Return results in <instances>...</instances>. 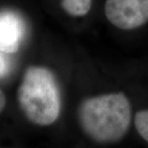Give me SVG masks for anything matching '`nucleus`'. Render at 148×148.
<instances>
[{
  "mask_svg": "<svg viewBox=\"0 0 148 148\" xmlns=\"http://www.w3.org/2000/svg\"><path fill=\"white\" fill-rule=\"evenodd\" d=\"M78 119L85 134L99 143L120 140L131 124V104L122 92L85 99L79 106Z\"/></svg>",
  "mask_w": 148,
  "mask_h": 148,
  "instance_id": "nucleus-1",
  "label": "nucleus"
},
{
  "mask_svg": "<svg viewBox=\"0 0 148 148\" xmlns=\"http://www.w3.org/2000/svg\"><path fill=\"white\" fill-rule=\"evenodd\" d=\"M18 102L23 114L34 124L54 123L60 114L61 100L52 73L44 67H29L18 88Z\"/></svg>",
  "mask_w": 148,
  "mask_h": 148,
  "instance_id": "nucleus-2",
  "label": "nucleus"
},
{
  "mask_svg": "<svg viewBox=\"0 0 148 148\" xmlns=\"http://www.w3.org/2000/svg\"><path fill=\"white\" fill-rule=\"evenodd\" d=\"M104 12L115 27L133 30L148 21V0H106Z\"/></svg>",
  "mask_w": 148,
  "mask_h": 148,
  "instance_id": "nucleus-3",
  "label": "nucleus"
},
{
  "mask_svg": "<svg viewBox=\"0 0 148 148\" xmlns=\"http://www.w3.org/2000/svg\"><path fill=\"white\" fill-rule=\"evenodd\" d=\"M23 34L24 24L18 14L12 11L0 13V50L2 52H16Z\"/></svg>",
  "mask_w": 148,
  "mask_h": 148,
  "instance_id": "nucleus-4",
  "label": "nucleus"
},
{
  "mask_svg": "<svg viewBox=\"0 0 148 148\" xmlns=\"http://www.w3.org/2000/svg\"><path fill=\"white\" fill-rule=\"evenodd\" d=\"M92 0H62V7L73 16H86L91 8Z\"/></svg>",
  "mask_w": 148,
  "mask_h": 148,
  "instance_id": "nucleus-5",
  "label": "nucleus"
},
{
  "mask_svg": "<svg viewBox=\"0 0 148 148\" xmlns=\"http://www.w3.org/2000/svg\"><path fill=\"white\" fill-rule=\"evenodd\" d=\"M134 122L138 133L148 143V109L138 112L135 115Z\"/></svg>",
  "mask_w": 148,
  "mask_h": 148,
  "instance_id": "nucleus-6",
  "label": "nucleus"
},
{
  "mask_svg": "<svg viewBox=\"0 0 148 148\" xmlns=\"http://www.w3.org/2000/svg\"><path fill=\"white\" fill-rule=\"evenodd\" d=\"M3 53L4 52L0 50V79L5 77L9 72V64Z\"/></svg>",
  "mask_w": 148,
  "mask_h": 148,
  "instance_id": "nucleus-7",
  "label": "nucleus"
},
{
  "mask_svg": "<svg viewBox=\"0 0 148 148\" xmlns=\"http://www.w3.org/2000/svg\"><path fill=\"white\" fill-rule=\"evenodd\" d=\"M5 105H6V97L4 95V93H3V91L0 90V114L4 110Z\"/></svg>",
  "mask_w": 148,
  "mask_h": 148,
  "instance_id": "nucleus-8",
  "label": "nucleus"
}]
</instances>
